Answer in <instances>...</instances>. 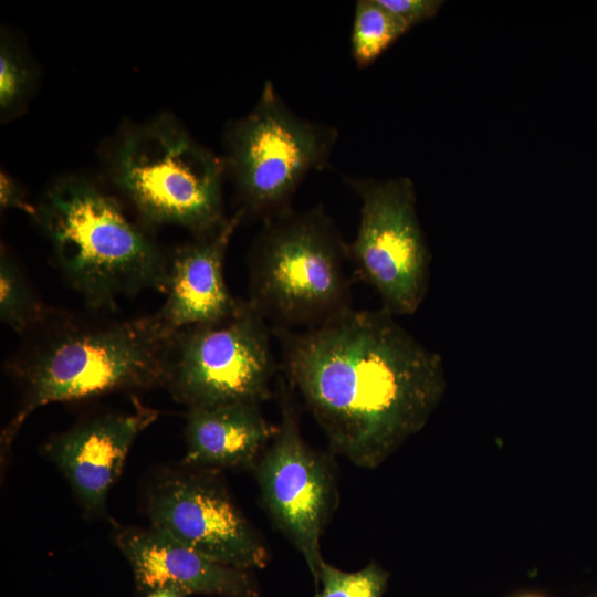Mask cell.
<instances>
[{
    "mask_svg": "<svg viewBox=\"0 0 597 597\" xmlns=\"http://www.w3.org/2000/svg\"><path fill=\"white\" fill-rule=\"evenodd\" d=\"M282 366L332 450L374 469L418 433L447 388L442 356L384 311L350 308L304 331L272 329Z\"/></svg>",
    "mask_w": 597,
    "mask_h": 597,
    "instance_id": "1",
    "label": "cell"
},
{
    "mask_svg": "<svg viewBox=\"0 0 597 597\" xmlns=\"http://www.w3.org/2000/svg\"><path fill=\"white\" fill-rule=\"evenodd\" d=\"M52 315V325L11 365L23 388V399L2 432L6 446L25 418L44 405L166 386L177 332L156 313L105 324L55 322Z\"/></svg>",
    "mask_w": 597,
    "mask_h": 597,
    "instance_id": "2",
    "label": "cell"
},
{
    "mask_svg": "<svg viewBox=\"0 0 597 597\" xmlns=\"http://www.w3.org/2000/svg\"><path fill=\"white\" fill-rule=\"evenodd\" d=\"M71 286L93 310L119 296L165 292L168 259L92 182L67 177L46 191L35 217Z\"/></svg>",
    "mask_w": 597,
    "mask_h": 597,
    "instance_id": "3",
    "label": "cell"
},
{
    "mask_svg": "<svg viewBox=\"0 0 597 597\" xmlns=\"http://www.w3.org/2000/svg\"><path fill=\"white\" fill-rule=\"evenodd\" d=\"M262 221L249 258L247 301L272 329L314 327L353 308L348 242L322 203Z\"/></svg>",
    "mask_w": 597,
    "mask_h": 597,
    "instance_id": "4",
    "label": "cell"
},
{
    "mask_svg": "<svg viewBox=\"0 0 597 597\" xmlns=\"http://www.w3.org/2000/svg\"><path fill=\"white\" fill-rule=\"evenodd\" d=\"M223 160L196 143L171 117L139 126L121 142L113 177L153 223H175L196 237L221 228Z\"/></svg>",
    "mask_w": 597,
    "mask_h": 597,
    "instance_id": "5",
    "label": "cell"
},
{
    "mask_svg": "<svg viewBox=\"0 0 597 597\" xmlns=\"http://www.w3.org/2000/svg\"><path fill=\"white\" fill-rule=\"evenodd\" d=\"M337 139L336 128L294 114L266 81L253 109L224 129L223 164L239 210L264 220L291 208L306 175L328 166Z\"/></svg>",
    "mask_w": 597,
    "mask_h": 597,
    "instance_id": "6",
    "label": "cell"
},
{
    "mask_svg": "<svg viewBox=\"0 0 597 597\" xmlns=\"http://www.w3.org/2000/svg\"><path fill=\"white\" fill-rule=\"evenodd\" d=\"M272 328L245 300L228 318L189 326L175 334L166 386L189 408L271 397L276 373Z\"/></svg>",
    "mask_w": 597,
    "mask_h": 597,
    "instance_id": "7",
    "label": "cell"
},
{
    "mask_svg": "<svg viewBox=\"0 0 597 597\" xmlns=\"http://www.w3.org/2000/svg\"><path fill=\"white\" fill-rule=\"evenodd\" d=\"M346 181L360 199L357 233L348 243L354 274L376 291L384 311L396 317L415 314L429 291L431 252L412 180Z\"/></svg>",
    "mask_w": 597,
    "mask_h": 597,
    "instance_id": "8",
    "label": "cell"
},
{
    "mask_svg": "<svg viewBox=\"0 0 597 597\" xmlns=\"http://www.w3.org/2000/svg\"><path fill=\"white\" fill-rule=\"evenodd\" d=\"M281 422L255 465L263 503L275 525L302 554L315 591L324 559L321 537L336 503L327 458L302 437L285 381L281 378Z\"/></svg>",
    "mask_w": 597,
    "mask_h": 597,
    "instance_id": "9",
    "label": "cell"
},
{
    "mask_svg": "<svg viewBox=\"0 0 597 597\" xmlns=\"http://www.w3.org/2000/svg\"><path fill=\"white\" fill-rule=\"evenodd\" d=\"M147 509L151 526L214 562L245 570L268 564L260 534L208 473L166 478L150 492Z\"/></svg>",
    "mask_w": 597,
    "mask_h": 597,
    "instance_id": "10",
    "label": "cell"
},
{
    "mask_svg": "<svg viewBox=\"0 0 597 597\" xmlns=\"http://www.w3.org/2000/svg\"><path fill=\"white\" fill-rule=\"evenodd\" d=\"M115 541L130 565L140 594L177 587L188 595H260L256 580L249 570L214 562L154 526L118 528Z\"/></svg>",
    "mask_w": 597,
    "mask_h": 597,
    "instance_id": "11",
    "label": "cell"
},
{
    "mask_svg": "<svg viewBox=\"0 0 597 597\" xmlns=\"http://www.w3.org/2000/svg\"><path fill=\"white\" fill-rule=\"evenodd\" d=\"M157 417L158 411L134 397L132 411L97 417L48 443L46 452L88 512L103 511L134 440Z\"/></svg>",
    "mask_w": 597,
    "mask_h": 597,
    "instance_id": "12",
    "label": "cell"
},
{
    "mask_svg": "<svg viewBox=\"0 0 597 597\" xmlns=\"http://www.w3.org/2000/svg\"><path fill=\"white\" fill-rule=\"evenodd\" d=\"M245 218L237 210L217 231L177 247L168 260L166 300L156 312L172 332L233 315L242 301L230 293L223 264L230 240Z\"/></svg>",
    "mask_w": 597,
    "mask_h": 597,
    "instance_id": "13",
    "label": "cell"
},
{
    "mask_svg": "<svg viewBox=\"0 0 597 597\" xmlns=\"http://www.w3.org/2000/svg\"><path fill=\"white\" fill-rule=\"evenodd\" d=\"M276 430L277 427L263 417L259 405L234 402L189 408L185 462L203 467L255 468Z\"/></svg>",
    "mask_w": 597,
    "mask_h": 597,
    "instance_id": "14",
    "label": "cell"
},
{
    "mask_svg": "<svg viewBox=\"0 0 597 597\" xmlns=\"http://www.w3.org/2000/svg\"><path fill=\"white\" fill-rule=\"evenodd\" d=\"M407 29L378 0L356 1L350 52L360 69L373 64Z\"/></svg>",
    "mask_w": 597,
    "mask_h": 597,
    "instance_id": "15",
    "label": "cell"
},
{
    "mask_svg": "<svg viewBox=\"0 0 597 597\" xmlns=\"http://www.w3.org/2000/svg\"><path fill=\"white\" fill-rule=\"evenodd\" d=\"M23 272L6 251L0 258V318L17 333H25L41 325L51 315Z\"/></svg>",
    "mask_w": 597,
    "mask_h": 597,
    "instance_id": "16",
    "label": "cell"
},
{
    "mask_svg": "<svg viewBox=\"0 0 597 597\" xmlns=\"http://www.w3.org/2000/svg\"><path fill=\"white\" fill-rule=\"evenodd\" d=\"M389 574L376 562L355 572L342 570L324 561L315 597H383Z\"/></svg>",
    "mask_w": 597,
    "mask_h": 597,
    "instance_id": "17",
    "label": "cell"
},
{
    "mask_svg": "<svg viewBox=\"0 0 597 597\" xmlns=\"http://www.w3.org/2000/svg\"><path fill=\"white\" fill-rule=\"evenodd\" d=\"M32 72L20 53L4 39L0 46V111L7 116L25 101L31 85Z\"/></svg>",
    "mask_w": 597,
    "mask_h": 597,
    "instance_id": "18",
    "label": "cell"
},
{
    "mask_svg": "<svg viewBox=\"0 0 597 597\" xmlns=\"http://www.w3.org/2000/svg\"><path fill=\"white\" fill-rule=\"evenodd\" d=\"M406 29L407 31L431 19L443 1L440 0H378Z\"/></svg>",
    "mask_w": 597,
    "mask_h": 597,
    "instance_id": "19",
    "label": "cell"
},
{
    "mask_svg": "<svg viewBox=\"0 0 597 597\" xmlns=\"http://www.w3.org/2000/svg\"><path fill=\"white\" fill-rule=\"evenodd\" d=\"M0 206L1 209H19L36 217L38 208L30 205L18 181L4 171L0 174Z\"/></svg>",
    "mask_w": 597,
    "mask_h": 597,
    "instance_id": "20",
    "label": "cell"
},
{
    "mask_svg": "<svg viewBox=\"0 0 597 597\" xmlns=\"http://www.w3.org/2000/svg\"><path fill=\"white\" fill-rule=\"evenodd\" d=\"M187 596L189 595L185 590L177 587L158 588L146 594V597H187Z\"/></svg>",
    "mask_w": 597,
    "mask_h": 597,
    "instance_id": "21",
    "label": "cell"
},
{
    "mask_svg": "<svg viewBox=\"0 0 597 597\" xmlns=\"http://www.w3.org/2000/svg\"><path fill=\"white\" fill-rule=\"evenodd\" d=\"M519 597H542V596L536 595V594H526V595H522V596H519Z\"/></svg>",
    "mask_w": 597,
    "mask_h": 597,
    "instance_id": "22",
    "label": "cell"
},
{
    "mask_svg": "<svg viewBox=\"0 0 597 597\" xmlns=\"http://www.w3.org/2000/svg\"><path fill=\"white\" fill-rule=\"evenodd\" d=\"M591 597H597V594H596V595H593Z\"/></svg>",
    "mask_w": 597,
    "mask_h": 597,
    "instance_id": "23",
    "label": "cell"
}]
</instances>
